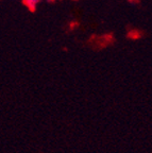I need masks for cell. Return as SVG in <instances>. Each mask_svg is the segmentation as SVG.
Masks as SVG:
<instances>
[{"label": "cell", "mask_w": 152, "mask_h": 153, "mask_svg": "<svg viewBox=\"0 0 152 153\" xmlns=\"http://www.w3.org/2000/svg\"><path fill=\"white\" fill-rule=\"evenodd\" d=\"M24 2L31 11H34V9L36 7V3L38 2V0H24Z\"/></svg>", "instance_id": "6da1fadb"}]
</instances>
